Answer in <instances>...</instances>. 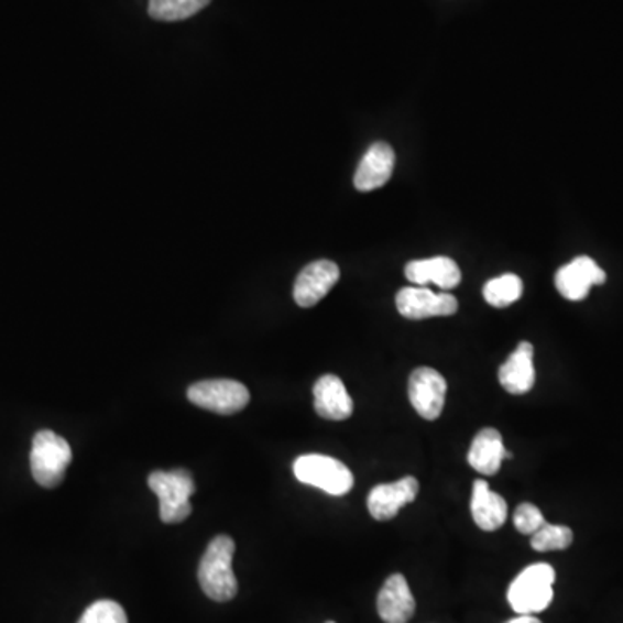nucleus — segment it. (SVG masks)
<instances>
[{
	"label": "nucleus",
	"instance_id": "obj_1",
	"mask_svg": "<svg viewBox=\"0 0 623 623\" xmlns=\"http://www.w3.org/2000/svg\"><path fill=\"white\" fill-rule=\"evenodd\" d=\"M236 544L231 537L219 535L211 540L198 568L203 592L214 601L226 603L238 594V580L232 571Z\"/></svg>",
	"mask_w": 623,
	"mask_h": 623
},
{
	"label": "nucleus",
	"instance_id": "obj_2",
	"mask_svg": "<svg viewBox=\"0 0 623 623\" xmlns=\"http://www.w3.org/2000/svg\"><path fill=\"white\" fill-rule=\"evenodd\" d=\"M556 571L547 562H535L511 582L507 601L520 615H534L546 610L555 598Z\"/></svg>",
	"mask_w": 623,
	"mask_h": 623
},
{
	"label": "nucleus",
	"instance_id": "obj_3",
	"mask_svg": "<svg viewBox=\"0 0 623 623\" xmlns=\"http://www.w3.org/2000/svg\"><path fill=\"white\" fill-rule=\"evenodd\" d=\"M72 462V447L65 438L51 429H42L33 437L30 468L33 478L44 489H56L65 480Z\"/></svg>",
	"mask_w": 623,
	"mask_h": 623
},
{
	"label": "nucleus",
	"instance_id": "obj_4",
	"mask_svg": "<svg viewBox=\"0 0 623 623\" xmlns=\"http://www.w3.org/2000/svg\"><path fill=\"white\" fill-rule=\"evenodd\" d=\"M150 489L160 499V518L163 523L174 525L189 518L190 495L195 494V480L189 471H154L147 478Z\"/></svg>",
	"mask_w": 623,
	"mask_h": 623
},
{
	"label": "nucleus",
	"instance_id": "obj_5",
	"mask_svg": "<svg viewBox=\"0 0 623 623\" xmlns=\"http://www.w3.org/2000/svg\"><path fill=\"white\" fill-rule=\"evenodd\" d=\"M293 473L298 482L317 487L329 495L349 494L353 487L352 471L338 459L323 453L299 456L293 464Z\"/></svg>",
	"mask_w": 623,
	"mask_h": 623
},
{
	"label": "nucleus",
	"instance_id": "obj_6",
	"mask_svg": "<svg viewBox=\"0 0 623 623\" xmlns=\"http://www.w3.org/2000/svg\"><path fill=\"white\" fill-rule=\"evenodd\" d=\"M187 398L201 409L231 416L250 404V392L239 381L208 380L190 385L187 390Z\"/></svg>",
	"mask_w": 623,
	"mask_h": 623
},
{
	"label": "nucleus",
	"instance_id": "obj_7",
	"mask_svg": "<svg viewBox=\"0 0 623 623\" xmlns=\"http://www.w3.org/2000/svg\"><path fill=\"white\" fill-rule=\"evenodd\" d=\"M395 302L398 314L411 320L449 317L459 308L456 296L450 293H435L425 286L402 287Z\"/></svg>",
	"mask_w": 623,
	"mask_h": 623
},
{
	"label": "nucleus",
	"instance_id": "obj_8",
	"mask_svg": "<svg viewBox=\"0 0 623 623\" xmlns=\"http://www.w3.org/2000/svg\"><path fill=\"white\" fill-rule=\"evenodd\" d=\"M447 381L431 368H417L409 378V401L423 419L435 422L446 407Z\"/></svg>",
	"mask_w": 623,
	"mask_h": 623
},
{
	"label": "nucleus",
	"instance_id": "obj_9",
	"mask_svg": "<svg viewBox=\"0 0 623 623\" xmlns=\"http://www.w3.org/2000/svg\"><path fill=\"white\" fill-rule=\"evenodd\" d=\"M555 283L562 298L580 302L592 286L606 283V272L591 256H577L556 272Z\"/></svg>",
	"mask_w": 623,
	"mask_h": 623
},
{
	"label": "nucleus",
	"instance_id": "obj_10",
	"mask_svg": "<svg viewBox=\"0 0 623 623\" xmlns=\"http://www.w3.org/2000/svg\"><path fill=\"white\" fill-rule=\"evenodd\" d=\"M338 280L340 267L331 260L308 263L307 267L299 272L293 287L296 304L304 308L314 307L331 292Z\"/></svg>",
	"mask_w": 623,
	"mask_h": 623
},
{
	"label": "nucleus",
	"instance_id": "obj_11",
	"mask_svg": "<svg viewBox=\"0 0 623 623\" xmlns=\"http://www.w3.org/2000/svg\"><path fill=\"white\" fill-rule=\"evenodd\" d=\"M419 482L414 477H404L397 482L381 483L369 492L368 510L378 522L395 518L402 507L416 501Z\"/></svg>",
	"mask_w": 623,
	"mask_h": 623
},
{
	"label": "nucleus",
	"instance_id": "obj_12",
	"mask_svg": "<svg viewBox=\"0 0 623 623\" xmlns=\"http://www.w3.org/2000/svg\"><path fill=\"white\" fill-rule=\"evenodd\" d=\"M395 166V151L386 142H376L369 147L364 159L357 166L353 186L361 193L380 189L392 178Z\"/></svg>",
	"mask_w": 623,
	"mask_h": 623
},
{
	"label": "nucleus",
	"instance_id": "obj_13",
	"mask_svg": "<svg viewBox=\"0 0 623 623\" xmlns=\"http://www.w3.org/2000/svg\"><path fill=\"white\" fill-rule=\"evenodd\" d=\"M416 611V601L404 575L395 573L386 579L378 594V613L385 623H407Z\"/></svg>",
	"mask_w": 623,
	"mask_h": 623
},
{
	"label": "nucleus",
	"instance_id": "obj_14",
	"mask_svg": "<svg viewBox=\"0 0 623 623\" xmlns=\"http://www.w3.org/2000/svg\"><path fill=\"white\" fill-rule=\"evenodd\" d=\"M316 413L331 422L349 419L353 413V401L345 389L343 381L335 374H325L314 385Z\"/></svg>",
	"mask_w": 623,
	"mask_h": 623
},
{
	"label": "nucleus",
	"instance_id": "obj_15",
	"mask_svg": "<svg viewBox=\"0 0 623 623\" xmlns=\"http://www.w3.org/2000/svg\"><path fill=\"white\" fill-rule=\"evenodd\" d=\"M405 277L416 286L435 284L441 289H453L461 283V269L449 256H434V259L413 260L405 265Z\"/></svg>",
	"mask_w": 623,
	"mask_h": 623
},
{
	"label": "nucleus",
	"instance_id": "obj_16",
	"mask_svg": "<svg viewBox=\"0 0 623 623\" xmlns=\"http://www.w3.org/2000/svg\"><path fill=\"white\" fill-rule=\"evenodd\" d=\"M502 389L513 395L531 392L535 385L534 345L522 341L499 369Z\"/></svg>",
	"mask_w": 623,
	"mask_h": 623
},
{
	"label": "nucleus",
	"instance_id": "obj_17",
	"mask_svg": "<svg viewBox=\"0 0 623 623\" xmlns=\"http://www.w3.org/2000/svg\"><path fill=\"white\" fill-rule=\"evenodd\" d=\"M504 459H513V453L504 447L502 435L498 429H480L468 452V462L471 468L478 473L492 477L501 470Z\"/></svg>",
	"mask_w": 623,
	"mask_h": 623
},
{
	"label": "nucleus",
	"instance_id": "obj_18",
	"mask_svg": "<svg viewBox=\"0 0 623 623\" xmlns=\"http://www.w3.org/2000/svg\"><path fill=\"white\" fill-rule=\"evenodd\" d=\"M507 502L502 495L490 490L485 480H477L471 495V514L474 523L482 531L495 532L501 528L507 520Z\"/></svg>",
	"mask_w": 623,
	"mask_h": 623
},
{
	"label": "nucleus",
	"instance_id": "obj_19",
	"mask_svg": "<svg viewBox=\"0 0 623 623\" xmlns=\"http://www.w3.org/2000/svg\"><path fill=\"white\" fill-rule=\"evenodd\" d=\"M523 295V281L516 274L499 275L483 286V298L492 307L504 308L518 302Z\"/></svg>",
	"mask_w": 623,
	"mask_h": 623
},
{
	"label": "nucleus",
	"instance_id": "obj_20",
	"mask_svg": "<svg viewBox=\"0 0 623 623\" xmlns=\"http://www.w3.org/2000/svg\"><path fill=\"white\" fill-rule=\"evenodd\" d=\"M211 0H150V17L160 21H181L195 17Z\"/></svg>",
	"mask_w": 623,
	"mask_h": 623
},
{
	"label": "nucleus",
	"instance_id": "obj_21",
	"mask_svg": "<svg viewBox=\"0 0 623 623\" xmlns=\"http://www.w3.org/2000/svg\"><path fill=\"white\" fill-rule=\"evenodd\" d=\"M573 543V532L565 525H546L532 535V547L538 553L568 549Z\"/></svg>",
	"mask_w": 623,
	"mask_h": 623
},
{
	"label": "nucleus",
	"instance_id": "obj_22",
	"mask_svg": "<svg viewBox=\"0 0 623 623\" xmlns=\"http://www.w3.org/2000/svg\"><path fill=\"white\" fill-rule=\"evenodd\" d=\"M78 623H129V620L120 604L110 599H101L87 608Z\"/></svg>",
	"mask_w": 623,
	"mask_h": 623
},
{
	"label": "nucleus",
	"instance_id": "obj_23",
	"mask_svg": "<svg viewBox=\"0 0 623 623\" xmlns=\"http://www.w3.org/2000/svg\"><path fill=\"white\" fill-rule=\"evenodd\" d=\"M513 522L516 531L523 535H534L538 528H543L546 525L543 511L538 510L535 504H531V502H525V504H520L516 507Z\"/></svg>",
	"mask_w": 623,
	"mask_h": 623
},
{
	"label": "nucleus",
	"instance_id": "obj_24",
	"mask_svg": "<svg viewBox=\"0 0 623 623\" xmlns=\"http://www.w3.org/2000/svg\"><path fill=\"white\" fill-rule=\"evenodd\" d=\"M506 623H543L540 620L535 619L534 615H520L516 619L510 620Z\"/></svg>",
	"mask_w": 623,
	"mask_h": 623
},
{
	"label": "nucleus",
	"instance_id": "obj_25",
	"mask_svg": "<svg viewBox=\"0 0 623 623\" xmlns=\"http://www.w3.org/2000/svg\"><path fill=\"white\" fill-rule=\"evenodd\" d=\"M328 623H335V622H328Z\"/></svg>",
	"mask_w": 623,
	"mask_h": 623
}]
</instances>
